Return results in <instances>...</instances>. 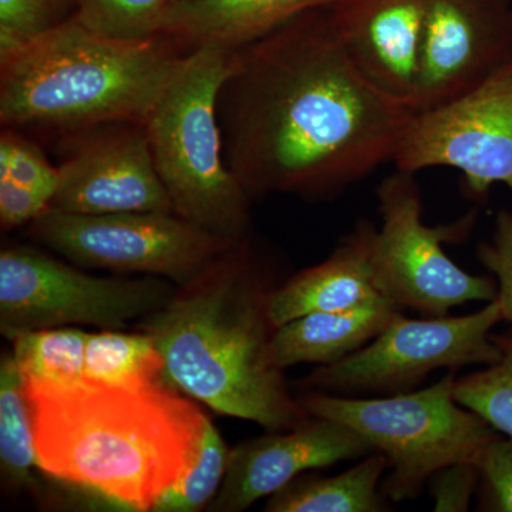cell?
<instances>
[{
  "instance_id": "8fae6325",
  "label": "cell",
  "mask_w": 512,
  "mask_h": 512,
  "mask_svg": "<svg viewBox=\"0 0 512 512\" xmlns=\"http://www.w3.org/2000/svg\"><path fill=\"white\" fill-rule=\"evenodd\" d=\"M392 163L410 174L454 168L477 201L497 183L512 192V59L466 96L416 114Z\"/></svg>"
},
{
  "instance_id": "9c48e42d",
  "label": "cell",
  "mask_w": 512,
  "mask_h": 512,
  "mask_svg": "<svg viewBox=\"0 0 512 512\" xmlns=\"http://www.w3.org/2000/svg\"><path fill=\"white\" fill-rule=\"evenodd\" d=\"M29 234L70 264L119 275L157 276L177 286L190 284L222 252L237 245L173 212L83 215L49 208L29 225Z\"/></svg>"
},
{
  "instance_id": "ac0fdd59",
  "label": "cell",
  "mask_w": 512,
  "mask_h": 512,
  "mask_svg": "<svg viewBox=\"0 0 512 512\" xmlns=\"http://www.w3.org/2000/svg\"><path fill=\"white\" fill-rule=\"evenodd\" d=\"M403 312L386 296L343 309L313 312L276 328L274 356L282 369L295 365L328 366L340 362L377 338Z\"/></svg>"
},
{
  "instance_id": "8992f818",
  "label": "cell",
  "mask_w": 512,
  "mask_h": 512,
  "mask_svg": "<svg viewBox=\"0 0 512 512\" xmlns=\"http://www.w3.org/2000/svg\"><path fill=\"white\" fill-rule=\"evenodd\" d=\"M454 373L414 392L383 397L311 392L298 397L311 416L345 424L389 460L382 494L394 503L419 497L434 474L474 463L485 444L500 436L454 399Z\"/></svg>"
},
{
  "instance_id": "f1b7e54d",
  "label": "cell",
  "mask_w": 512,
  "mask_h": 512,
  "mask_svg": "<svg viewBox=\"0 0 512 512\" xmlns=\"http://www.w3.org/2000/svg\"><path fill=\"white\" fill-rule=\"evenodd\" d=\"M478 261L497 279V302L503 322L512 325V211L497 215L493 237L477 248Z\"/></svg>"
},
{
  "instance_id": "7c38bea8",
  "label": "cell",
  "mask_w": 512,
  "mask_h": 512,
  "mask_svg": "<svg viewBox=\"0 0 512 512\" xmlns=\"http://www.w3.org/2000/svg\"><path fill=\"white\" fill-rule=\"evenodd\" d=\"M50 208L83 215L173 212L154 164L146 124H104L64 137Z\"/></svg>"
},
{
  "instance_id": "7402d4cb",
  "label": "cell",
  "mask_w": 512,
  "mask_h": 512,
  "mask_svg": "<svg viewBox=\"0 0 512 512\" xmlns=\"http://www.w3.org/2000/svg\"><path fill=\"white\" fill-rule=\"evenodd\" d=\"M90 332L67 326L20 333L10 339L13 355L26 379L55 384L86 380V346Z\"/></svg>"
},
{
  "instance_id": "4fadbf2b",
  "label": "cell",
  "mask_w": 512,
  "mask_h": 512,
  "mask_svg": "<svg viewBox=\"0 0 512 512\" xmlns=\"http://www.w3.org/2000/svg\"><path fill=\"white\" fill-rule=\"evenodd\" d=\"M512 59V0H429L416 114L466 96Z\"/></svg>"
},
{
  "instance_id": "ffe728a7",
  "label": "cell",
  "mask_w": 512,
  "mask_h": 512,
  "mask_svg": "<svg viewBox=\"0 0 512 512\" xmlns=\"http://www.w3.org/2000/svg\"><path fill=\"white\" fill-rule=\"evenodd\" d=\"M33 468H37V457L26 377L13 352H5L0 360V476L3 487L18 493L36 487Z\"/></svg>"
},
{
  "instance_id": "83f0119b",
  "label": "cell",
  "mask_w": 512,
  "mask_h": 512,
  "mask_svg": "<svg viewBox=\"0 0 512 512\" xmlns=\"http://www.w3.org/2000/svg\"><path fill=\"white\" fill-rule=\"evenodd\" d=\"M480 511L512 512V439L503 434L485 444L476 460Z\"/></svg>"
},
{
  "instance_id": "484cf974",
  "label": "cell",
  "mask_w": 512,
  "mask_h": 512,
  "mask_svg": "<svg viewBox=\"0 0 512 512\" xmlns=\"http://www.w3.org/2000/svg\"><path fill=\"white\" fill-rule=\"evenodd\" d=\"M0 177H8L29 190L39 192L52 204L59 187V167L52 165L40 147L15 128L0 134Z\"/></svg>"
},
{
  "instance_id": "9a60e30c",
  "label": "cell",
  "mask_w": 512,
  "mask_h": 512,
  "mask_svg": "<svg viewBox=\"0 0 512 512\" xmlns=\"http://www.w3.org/2000/svg\"><path fill=\"white\" fill-rule=\"evenodd\" d=\"M427 5L429 0H338L328 9L357 70L413 110Z\"/></svg>"
},
{
  "instance_id": "cb8c5ba5",
  "label": "cell",
  "mask_w": 512,
  "mask_h": 512,
  "mask_svg": "<svg viewBox=\"0 0 512 512\" xmlns=\"http://www.w3.org/2000/svg\"><path fill=\"white\" fill-rule=\"evenodd\" d=\"M175 0H74L73 16L97 35L117 40L161 36L167 10Z\"/></svg>"
},
{
  "instance_id": "4dcf8cb0",
  "label": "cell",
  "mask_w": 512,
  "mask_h": 512,
  "mask_svg": "<svg viewBox=\"0 0 512 512\" xmlns=\"http://www.w3.org/2000/svg\"><path fill=\"white\" fill-rule=\"evenodd\" d=\"M49 208L50 200L39 192L29 190L8 177H0V225L3 231L32 224Z\"/></svg>"
},
{
  "instance_id": "5bb4252c",
  "label": "cell",
  "mask_w": 512,
  "mask_h": 512,
  "mask_svg": "<svg viewBox=\"0 0 512 512\" xmlns=\"http://www.w3.org/2000/svg\"><path fill=\"white\" fill-rule=\"evenodd\" d=\"M370 453L375 450L359 433L323 417L311 416L293 429L268 431L232 448L224 481L207 511H245L305 471Z\"/></svg>"
},
{
  "instance_id": "7a4b0ae2",
  "label": "cell",
  "mask_w": 512,
  "mask_h": 512,
  "mask_svg": "<svg viewBox=\"0 0 512 512\" xmlns=\"http://www.w3.org/2000/svg\"><path fill=\"white\" fill-rule=\"evenodd\" d=\"M37 470L151 512L197 463L208 417L170 380L55 384L26 379Z\"/></svg>"
},
{
  "instance_id": "44dd1931",
  "label": "cell",
  "mask_w": 512,
  "mask_h": 512,
  "mask_svg": "<svg viewBox=\"0 0 512 512\" xmlns=\"http://www.w3.org/2000/svg\"><path fill=\"white\" fill-rule=\"evenodd\" d=\"M86 379L111 384H144L168 380L163 356L148 333L121 329L90 332L86 346Z\"/></svg>"
},
{
  "instance_id": "3957f363",
  "label": "cell",
  "mask_w": 512,
  "mask_h": 512,
  "mask_svg": "<svg viewBox=\"0 0 512 512\" xmlns=\"http://www.w3.org/2000/svg\"><path fill=\"white\" fill-rule=\"evenodd\" d=\"M275 288L249 237L140 322L180 392L268 431L293 429L311 417L293 399L275 360L276 326L269 316Z\"/></svg>"
},
{
  "instance_id": "603a6c76",
  "label": "cell",
  "mask_w": 512,
  "mask_h": 512,
  "mask_svg": "<svg viewBox=\"0 0 512 512\" xmlns=\"http://www.w3.org/2000/svg\"><path fill=\"white\" fill-rule=\"evenodd\" d=\"M491 339L500 349L497 362L454 380V399L512 439V330Z\"/></svg>"
},
{
  "instance_id": "e0dca14e",
  "label": "cell",
  "mask_w": 512,
  "mask_h": 512,
  "mask_svg": "<svg viewBox=\"0 0 512 512\" xmlns=\"http://www.w3.org/2000/svg\"><path fill=\"white\" fill-rule=\"evenodd\" d=\"M338 0H175L161 28L184 53L200 47L244 49L293 19Z\"/></svg>"
},
{
  "instance_id": "ba28073f",
  "label": "cell",
  "mask_w": 512,
  "mask_h": 512,
  "mask_svg": "<svg viewBox=\"0 0 512 512\" xmlns=\"http://www.w3.org/2000/svg\"><path fill=\"white\" fill-rule=\"evenodd\" d=\"M382 227L377 229L375 261L380 289L402 309L427 316H446L468 302H493V276L471 275L453 262L444 244L466 241L476 227L471 210L451 224L429 227L416 174L396 170L377 188Z\"/></svg>"
},
{
  "instance_id": "6da1fadb",
  "label": "cell",
  "mask_w": 512,
  "mask_h": 512,
  "mask_svg": "<svg viewBox=\"0 0 512 512\" xmlns=\"http://www.w3.org/2000/svg\"><path fill=\"white\" fill-rule=\"evenodd\" d=\"M414 116L357 70L328 9L234 52L218 99L225 161L251 200L338 197L393 161Z\"/></svg>"
},
{
  "instance_id": "277c9868",
  "label": "cell",
  "mask_w": 512,
  "mask_h": 512,
  "mask_svg": "<svg viewBox=\"0 0 512 512\" xmlns=\"http://www.w3.org/2000/svg\"><path fill=\"white\" fill-rule=\"evenodd\" d=\"M184 55L168 37L110 39L70 16L0 55V123L64 137L146 124Z\"/></svg>"
},
{
  "instance_id": "d4e9b609",
  "label": "cell",
  "mask_w": 512,
  "mask_h": 512,
  "mask_svg": "<svg viewBox=\"0 0 512 512\" xmlns=\"http://www.w3.org/2000/svg\"><path fill=\"white\" fill-rule=\"evenodd\" d=\"M229 453L227 444L208 419L197 463L170 491L151 508V512H197L204 510L220 491L227 473Z\"/></svg>"
},
{
  "instance_id": "2e32d148",
  "label": "cell",
  "mask_w": 512,
  "mask_h": 512,
  "mask_svg": "<svg viewBox=\"0 0 512 512\" xmlns=\"http://www.w3.org/2000/svg\"><path fill=\"white\" fill-rule=\"evenodd\" d=\"M376 232L372 222H357L325 261L276 286L269 298V316L276 328L308 313L343 311L382 298Z\"/></svg>"
},
{
  "instance_id": "30bf717a",
  "label": "cell",
  "mask_w": 512,
  "mask_h": 512,
  "mask_svg": "<svg viewBox=\"0 0 512 512\" xmlns=\"http://www.w3.org/2000/svg\"><path fill=\"white\" fill-rule=\"evenodd\" d=\"M503 322L497 299L464 316L406 318L397 313L365 348L333 365L319 366L299 384L339 396L413 392L434 370L493 365L500 349L491 330Z\"/></svg>"
},
{
  "instance_id": "52a82bcc",
  "label": "cell",
  "mask_w": 512,
  "mask_h": 512,
  "mask_svg": "<svg viewBox=\"0 0 512 512\" xmlns=\"http://www.w3.org/2000/svg\"><path fill=\"white\" fill-rule=\"evenodd\" d=\"M178 286L157 276H96L26 245L0 252V332L124 329L163 309Z\"/></svg>"
},
{
  "instance_id": "d6986e66",
  "label": "cell",
  "mask_w": 512,
  "mask_h": 512,
  "mask_svg": "<svg viewBox=\"0 0 512 512\" xmlns=\"http://www.w3.org/2000/svg\"><path fill=\"white\" fill-rule=\"evenodd\" d=\"M389 470L382 453H370L345 473L322 477H296L269 497L268 512H382L389 511L379 493L380 481Z\"/></svg>"
},
{
  "instance_id": "4316f807",
  "label": "cell",
  "mask_w": 512,
  "mask_h": 512,
  "mask_svg": "<svg viewBox=\"0 0 512 512\" xmlns=\"http://www.w3.org/2000/svg\"><path fill=\"white\" fill-rule=\"evenodd\" d=\"M74 0H0V55L66 22Z\"/></svg>"
},
{
  "instance_id": "5b68a950",
  "label": "cell",
  "mask_w": 512,
  "mask_h": 512,
  "mask_svg": "<svg viewBox=\"0 0 512 512\" xmlns=\"http://www.w3.org/2000/svg\"><path fill=\"white\" fill-rule=\"evenodd\" d=\"M234 52L200 47L185 53L146 128L157 173L174 214L238 244L251 237V198L229 170L218 99Z\"/></svg>"
},
{
  "instance_id": "f546056e",
  "label": "cell",
  "mask_w": 512,
  "mask_h": 512,
  "mask_svg": "<svg viewBox=\"0 0 512 512\" xmlns=\"http://www.w3.org/2000/svg\"><path fill=\"white\" fill-rule=\"evenodd\" d=\"M436 505L434 511H467L471 497L480 484L474 463H458L434 474L430 480Z\"/></svg>"
}]
</instances>
